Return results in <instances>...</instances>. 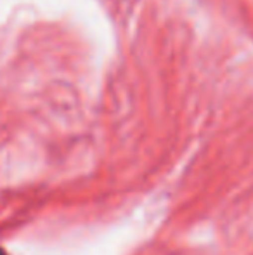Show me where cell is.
<instances>
[{
	"mask_svg": "<svg viewBox=\"0 0 253 255\" xmlns=\"http://www.w3.org/2000/svg\"><path fill=\"white\" fill-rule=\"evenodd\" d=\"M0 255H9V254H7L5 250H2V249H0Z\"/></svg>",
	"mask_w": 253,
	"mask_h": 255,
	"instance_id": "1",
	"label": "cell"
}]
</instances>
